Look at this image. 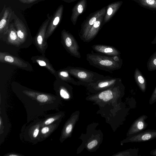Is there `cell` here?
Here are the masks:
<instances>
[{
	"label": "cell",
	"mask_w": 156,
	"mask_h": 156,
	"mask_svg": "<svg viewBox=\"0 0 156 156\" xmlns=\"http://www.w3.org/2000/svg\"><path fill=\"white\" fill-rule=\"evenodd\" d=\"M147 67L148 70L150 71L156 70V51L149 58Z\"/></svg>",
	"instance_id": "obj_22"
},
{
	"label": "cell",
	"mask_w": 156,
	"mask_h": 156,
	"mask_svg": "<svg viewBox=\"0 0 156 156\" xmlns=\"http://www.w3.org/2000/svg\"><path fill=\"white\" fill-rule=\"evenodd\" d=\"M115 62L123 63L122 60L121 58L120 55H115L112 56Z\"/></svg>",
	"instance_id": "obj_26"
},
{
	"label": "cell",
	"mask_w": 156,
	"mask_h": 156,
	"mask_svg": "<svg viewBox=\"0 0 156 156\" xmlns=\"http://www.w3.org/2000/svg\"><path fill=\"white\" fill-rule=\"evenodd\" d=\"M55 120L54 118H50L48 119L45 122V125H48L51 123Z\"/></svg>",
	"instance_id": "obj_29"
},
{
	"label": "cell",
	"mask_w": 156,
	"mask_h": 156,
	"mask_svg": "<svg viewBox=\"0 0 156 156\" xmlns=\"http://www.w3.org/2000/svg\"><path fill=\"white\" fill-rule=\"evenodd\" d=\"M86 59L90 65L110 72L120 69L123 63L114 61L112 56L99 53L87 54Z\"/></svg>",
	"instance_id": "obj_1"
},
{
	"label": "cell",
	"mask_w": 156,
	"mask_h": 156,
	"mask_svg": "<svg viewBox=\"0 0 156 156\" xmlns=\"http://www.w3.org/2000/svg\"><path fill=\"white\" fill-rule=\"evenodd\" d=\"M31 59L33 62L37 63L39 66L45 67L55 76L56 71L44 55L33 56L31 58Z\"/></svg>",
	"instance_id": "obj_14"
},
{
	"label": "cell",
	"mask_w": 156,
	"mask_h": 156,
	"mask_svg": "<svg viewBox=\"0 0 156 156\" xmlns=\"http://www.w3.org/2000/svg\"><path fill=\"white\" fill-rule=\"evenodd\" d=\"M91 48L95 51L108 56L120 55L121 54L118 49L112 46L98 44L93 45Z\"/></svg>",
	"instance_id": "obj_13"
},
{
	"label": "cell",
	"mask_w": 156,
	"mask_h": 156,
	"mask_svg": "<svg viewBox=\"0 0 156 156\" xmlns=\"http://www.w3.org/2000/svg\"><path fill=\"white\" fill-rule=\"evenodd\" d=\"M14 12L9 7H6L5 5L0 13V39L4 41L6 37L11 20L13 19Z\"/></svg>",
	"instance_id": "obj_6"
},
{
	"label": "cell",
	"mask_w": 156,
	"mask_h": 156,
	"mask_svg": "<svg viewBox=\"0 0 156 156\" xmlns=\"http://www.w3.org/2000/svg\"><path fill=\"white\" fill-rule=\"evenodd\" d=\"M73 128V126L72 124H69L68 125L66 128V134L69 133L72 131Z\"/></svg>",
	"instance_id": "obj_28"
},
{
	"label": "cell",
	"mask_w": 156,
	"mask_h": 156,
	"mask_svg": "<svg viewBox=\"0 0 156 156\" xmlns=\"http://www.w3.org/2000/svg\"><path fill=\"white\" fill-rule=\"evenodd\" d=\"M121 82V79L120 78L107 76L105 78L99 80L96 82L88 86L95 90H97L111 88Z\"/></svg>",
	"instance_id": "obj_11"
},
{
	"label": "cell",
	"mask_w": 156,
	"mask_h": 156,
	"mask_svg": "<svg viewBox=\"0 0 156 156\" xmlns=\"http://www.w3.org/2000/svg\"><path fill=\"white\" fill-rule=\"evenodd\" d=\"M22 3L24 4H30L35 2L39 0H18Z\"/></svg>",
	"instance_id": "obj_27"
},
{
	"label": "cell",
	"mask_w": 156,
	"mask_h": 156,
	"mask_svg": "<svg viewBox=\"0 0 156 156\" xmlns=\"http://www.w3.org/2000/svg\"><path fill=\"white\" fill-rule=\"evenodd\" d=\"M105 15L100 17L89 31L83 42H89L93 40L97 35L101 27Z\"/></svg>",
	"instance_id": "obj_17"
},
{
	"label": "cell",
	"mask_w": 156,
	"mask_h": 156,
	"mask_svg": "<svg viewBox=\"0 0 156 156\" xmlns=\"http://www.w3.org/2000/svg\"><path fill=\"white\" fill-rule=\"evenodd\" d=\"M69 72L65 69H61L56 71L55 77L66 83H71L77 85V81H75Z\"/></svg>",
	"instance_id": "obj_19"
},
{
	"label": "cell",
	"mask_w": 156,
	"mask_h": 156,
	"mask_svg": "<svg viewBox=\"0 0 156 156\" xmlns=\"http://www.w3.org/2000/svg\"><path fill=\"white\" fill-rule=\"evenodd\" d=\"M148 116L143 115L136 119L132 124L127 133V136H130L144 130L147 127L148 124L145 121Z\"/></svg>",
	"instance_id": "obj_12"
},
{
	"label": "cell",
	"mask_w": 156,
	"mask_h": 156,
	"mask_svg": "<svg viewBox=\"0 0 156 156\" xmlns=\"http://www.w3.org/2000/svg\"><path fill=\"white\" fill-rule=\"evenodd\" d=\"M47 17V18L43 22L37 34L33 38V43L38 51L42 55H44L46 50L48 47L45 35L51 16H50L48 14Z\"/></svg>",
	"instance_id": "obj_3"
},
{
	"label": "cell",
	"mask_w": 156,
	"mask_h": 156,
	"mask_svg": "<svg viewBox=\"0 0 156 156\" xmlns=\"http://www.w3.org/2000/svg\"><path fill=\"white\" fill-rule=\"evenodd\" d=\"M39 133V129H36L34 130L33 136L34 137H36L37 136Z\"/></svg>",
	"instance_id": "obj_31"
},
{
	"label": "cell",
	"mask_w": 156,
	"mask_h": 156,
	"mask_svg": "<svg viewBox=\"0 0 156 156\" xmlns=\"http://www.w3.org/2000/svg\"><path fill=\"white\" fill-rule=\"evenodd\" d=\"M98 141L95 140L90 142L87 145V147L89 149H91L96 146L98 144Z\"/></svg>",
	"instance_id": "obj_25"
},
{
	"label": "cell",
	"mask_w": 156,
	"mask_h": 156,
	"mask_svg": "<svg viewBox=\"0 0 156 156\" xmlns=\"http://www.w3.org/2000/svg\"><path fill=\"white\" fill-rule=\"evenodd\" d=\"M6 37L5 41L8 44L17 47L21 46V44L14 23H10Z\"/></svg>",
	"instance_id": "obj_15"
},
{
	"label": "cell",
	"mask_w": 156,
	"mask_h": 156,
	"mask_svg": "<svg viewBox=\"0 0 156 156\" xmlns=\"http://www.w3.org/2000/svg\"><path fill=\"white\" fill-rule=\"evenodd\" d=\"M62 1L66 3H71L78 0H62Z\"/></svg>",
	"instance_id": "obj_33"
},
{
	"label": "cell",
	"mask_w": 156,
	"mask_h": 156,
	"mask_svg": "<svg viewBox=\"0 0 156 156\" xmlns=\"http://www.w3.org/2000/svg\"><path fill=\"white\" fill-rule=\"evenodd\" d=\"M151 43L152 44H156V34L155 35L154 39L152 41Z\"/></svg>",
	"instance_id": "obj_34"
},
{
	"label": "cell",
	"mask_w": 156,
	"mask_h": 156,
	"mask_svg": "<svg viewBox=\"0 0 156 156\" xmlns=\"http://www.w3.org/2000/svg\"><path fill=\"white\" fill-rule=\"evenodd\" d=\"M87 4V0H80L73 8L71 20L73 25H76L79 16L84 11Z\"/></svg>",
	"instance_id": "obj_16"
},
{
	"label": "cell",
	"mask_w": 156,
	"mask_h": 156,
	"mask_svg": "<svg viewBox=\"0 0 156 156\" xmlns=\"http://www.w3.org/2000/svg\"><path fill=\"white\" fill-rule=\"evenodd\" d=\"M14 25L21 44V46L25 45L27 43L33 42V39L30 33L24 23L14 13Z\"/></svg>",
	"instance_id": "obj_8"
},
{
	"label": "cell",
	"mask_w": 156,
	"mask_h": 156,
	"mask_svg": "<svg viewBox=\"0 0 156 156\" xmlns=\"http://www.w3.org/2000/svg\"><path fill=\"white\" fill-rule=\"evenodd\" d=\"M155 117H156V109L155 112Z\"/></svg>",
	"instance_id": "obj_36"
},
{
	"label": "cell",
	"mask_w": 156,
	"mask_h": 156,
	"mask_svg": "<svg viewBox=\"0 0 156 156\" xmlns=\"http://www.w3.org/2000/svg\"><path fill=\"white\" fill-rule=\"evenodd\" d=\"M106 8H103L90 15L82 24L79 33L80 38L83 41L85 39L89 31L97 19L100 16L105 15Z\"/></svg>",
	"instance_id": "obj_5"
},
{
	"label": "cell",
	"mask_w": 156,
	"mask_h": 156,
	"mask_svg": "<svg viewBox=\"0 0 156 156\" xmlns=\"http://www.w3.org/2000/svg\"><path fill=\"white\" fill-rule=\"evenodd\" d=\"M49 130V128L48 127H43L41 130V132L42 134H45L48 133Z\"/></svg>",
	"instance_id": "obj_30"
},
{
	"label": "cell",
	"mask_w": 156,
	"mask_h": 156,
	"mask_svg": "<svg viewBox=\"0 0 156 156\" xmlns=\"http://www.w3.org/2000/svg\"><path fill=\"white\" fill-rule=\"evenodd\" d=\"M10 156H17L16 155H15V154H11V155H10Z\"/></svg>",
	"instance_id": "obj_35"
},
{
	"label": "cell",
	"mask_w": 156,
	"mask_h": 156,
	"mask_svg": "<svg viewBox=\"0 0 156 156\" xmlns=\"http://www.w3.org/2000/svg\"><path fill=\"white\" fill-rule=\"evenodd\" d=\"M122 3V1H118L112 3L107 6L104 17V24L107 23L111 19L119 9Z\"/></svg>",
	"instance_id": "obj_18"
},
{
	"label": "cell",
	"mask_w": 156,
	"mask_h": 156,
	"mask_svg": "<svg viewBox=\"0 0 156 156\" xmlns=\"http://www.w3.org/2000/svg\"><path fill=\"white\" fill-rule=\"evenodd\" d=\"M63 11V6L60 5L51 16L48 27L45 35L46 40L52 34L61 20Z\"/></svg>",
	"instance_id": "obj_10"
},
{
	"label": "cell",
	"mask_w": 156,
	"mask_h": 156,
	"mask_svg": "<svg viewBox=\"0 0 156 156\" xmlns=\"http://www.w3.org/2000/svg\"><path fill=\"white\" fill-rule=\"evenodd\" d=\"M134 76L136 84L140 90L144 93L147 88V81L141 72L137 68L135 70Z\"/></svg>",
	"instance_id": "obj_20"
},
{
	"label": "cell",
	"mask_w": 156,
	"mask_h": 156,
	"mask_svg": "<svg viewBox=\"0 0 156 156\" xmlns=\"http://www.w3.org/2000/svg\"><path fill=\"white\" fill-rule=\"evenodd\" d=\"M61 43L66 51L72 56L78 58L81 55L79 46L74 36L65 29L61 33Z\"/></svg>",
	"instance_id": "obj_4"
},
{
	"label": "cell",
	"mask_w": 156,
	"mask_h": 156,
	"mask_svg": "<svg viewBox=\"0 0 156 156\" xmlns=\"http://www.w3.org/2000/svg\"><path fill=\"white\" fill-rule=\"evenodd\" d=\"M156 101V87L154 90L149 101V104L152 105Z\"/></svg>",
	"instance_id": "obj_24"
},
{
	"label": "cell",
	"mask_w": 156,
	"mask_h": 156,
	"mask_svg": "<svg viewBox=\"0 0 156 156\" xmlns=\"http://www.w3.org/2000/svg\"><path fill=\"white\" fill-rule=\"evenodd\" d=\"M65 69L72 76L78 80V85L88 86L106 77L96 72L80 67L68 66Z\"/></svg>",
	"instance_id": "obj_2"
},
{
	"label": "cell",
	"mask_w": 156,
	"mask_h": 156,
	"mask_svg": "<svg viewBox=\"0 0 156 156\" xmlns=\"http://www.w3.org/2000/svg\"><path fill=\"white\" fill-rule=\"evenodd\" d=\"M150 154L152 155L156 156V148L151 150Z\"/></svg>",
	"instance_id": "obj_32"
},
{
	"label": "cell",
	"mask_w": 156,
	"mask_h": 156,
	"mask_svg": "<svg viewBox=\"0 0 156 156\" xmlns=\"http://www.w3.org/2000/svg\"><path fill=\"white\" fill-rule=\"evenodd\" d=\"M0 62L13 65L27 71L33 70L32 67L29 62L7 52H0Z\"/></svg>",
	"instance_id": "obj_7"
},
{
	"label": "cell",
	"mask_w": 156,
	"mask_h": 156,
	"mask_svg": "<svg viewBox=\"0 0 156 156\" xmlns=\"http://www.w3.org/2000/svg\"><path fill=\"white\" fill-rule=\"evenodd\" d=\"M37 99L40 102H45L47 101L48 98V96L45 94H40L37 96Z\"/></svg>",
	"instance_id": "obj_23"
},
{
	"label": "cell",
	"mask_w": 156,
	"mask_h": 156,
	"mask_svg": "<svg viewBox=\"0 0 156 156\" xmlns=\"http://www.w3.org/2000/svg\"><path fill=\"white\" fill-rule=\"evenodd\" d=\"M144 8L156 11V0H131Z\"/></svg>",
	"instance_id": "obj_21"
},
{
	"label": "cell",
	"mask_w": 156,
	"mask_h": 156,
	"mask_svg": "<svg viewBox=\"0 0 156 156\" xmlns=\"http://www.w3.org/2000/svg\"><path fill=\"white\" fill-rule=\"evenodd\" d=\"M156 139V130L149 129L129 136L126 142H141Z\"/></svg>",
	"instance_id": "obj_9"
}]
</instances>
